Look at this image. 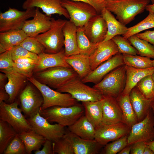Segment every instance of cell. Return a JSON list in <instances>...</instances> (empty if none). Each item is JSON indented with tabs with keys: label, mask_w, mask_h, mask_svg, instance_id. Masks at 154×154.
<instances>
[{
	"label": "cell",
	"mask_w": 154,
	"mask_h": 154,
	"mask_svg": "<svg viewBox=\"0 0 154 154\" xmlns=\"http://www.w3.org/2000/svg\"><path fill=\"white\" fill-rule=\"evenodd\" d=\"M131 129L123 122L110 125L101 123L95 128L94 139L104 146L110 141L128 135Z\"/></svg>",
	"instance_id": "14"
},
{
	"label": "cell",
	"mask_w": 154,
	"mask_h": 154,
	"mask_svg": "<svg viewBox=\"0 0 154 154\" xmlns=\"http://www.w3.org/2000/svg\"><path fill=\"white\" fill-rule=\"evenodd\" d=\"M17 133L8 123L0 120V154H3L9 144Z\"/></svg>",
	"instance_id": "35"
},
{
	"label": "cell",
	"mask_w": 154,
	"mask_h": 154,
	"mask_svg": "<svg viewBox=\"0 0 154 154\" xmlns=\"http://www.w3.org/2000/svg\"><path fill=\"white\" fill-rule=\"evenodd\" d=\"M88 3L96 10L98 14H101L103 8H105V5L106 1L104 0H70Z\"/></svg>",
	"instance_id": "48"
},
{
	"label": "cell",
	"mask_w": 154,
	"mask_h": 154,
	"mask_svg": "<svg viewBox=\"0 0 154 154\" xmlns=\"http://www.w3.org/2000/svg\"><path fill=\"white\" fill-rule=\"evenodd\" d=\"M77 27L70 20L67 21L63 28L66 56L79 54L77 42Z\"/></svg>",
	"instance_id": "26"
},
{
	"label": "cell",
	"mask_w": 154,
	"mask_h": 154,
	"mask_svg": "<svg viewBox=\"0 0 154 154\" xmlns=\"http://www.w3.org/2000/svg\"><path fill=\"white\" fill-rule=\"evenodd\" d=\"M129 96L138 121H141L147 116L151 110L154 100L145 98L136 86L131 90Z\"/></svg>",
	"instance_id": "23"
},
{
	"label": "cell",
	"mask_w": 154,
	"mask_h": 154,
	"mask_svg": "<svg viewBox=\"0 0 154 154\" xmlns=\"http://www.w3.org/2000/svg\"><path fill=\"white\" fill-rule=\"evenodd\" d=\"M61 3L67 11L69 20L77 27L84 26L91 18L98 14L94 7L87 3L61 0Z\"/></svg>",
	"instance_id": "9"
},
{
	"label": "cell",
	"mask_w": 154,
	"mask_h": 154,
	"mask_svg": "<svg viewBox=\"0 0 154 154\" xmlns=\"http://www.w3.org/2000/svg\"><path fill=\"white\" fill-rule=\"evenodd\" d=\"M9 96L5 89H0V103L3 102H8Z\"/></svg>",
	"instance_id": "53"
},
{
	"label": "cell",
	"mask_w": 154,
	"mask_h": 154,
	"mask_svg": "<svg viewBox=\"0 0 154 154\" xmlns=\"http://www.w3.org/2000/svg\"><path fill=\"white\" fill-rule=\"evenodd\" d=\"M51 17L43 14L36 7L33 18L26 20L21 29L28 37H35L49 29L51 24Z\"/></svg>",
	"instance_id": "16"
},
{
	"label": "cell",
	"mask_w": 154,
	"mask_h": 154,
	"mask_svg": "<svg viewBox=\"0 0 154 154\" xmlns=\"http://www.w3.org/2000/svg\"><path fill=\"white\" fill-rule=\"evenodd\" d=\"M154 28V13L149 12L148 15L136 25L128 28L126 33L122 36L127 39L130 37L145 30Z\"/></svg>",
	"instance_id": "38"
},
{
	"label": "cell",
	"mask_w": 154,
	"mask_h": 154,
	"mask_svg": "<svg viewBox=\"0 0 154 154\" xmlns=\"http://www.w3.org/2000/svg\"><path fill=\"white\" fill-rule=\"evenodd\" d=\"M135 35L139 38L147 41L154 46V30L147 31Z\"/></svg>",
	"instance_id": "51"
},
{
	"label": "cell",
	"mask_w": 154,
	"mask_h": 154,
	"mask_svg": "<svg viewBox=\"0 0 154 154\" xmlns=\"http://www.w3.org/2000/svg\"><path fill=\"white\" fill-rule=\"evenodd\" d=\"M27 119L33 130L46 139L53 142L60 139L66 133L65 127L57 123L51 124L41 116L39 112Z\"/></svg>",
	"instance_id": "12"
},
{
	"label": "cell",
	"mask_w": 154,
	"mask_h": 154,
	"mask_svg": "<svg viewBox=\"0 0 154 154\" xmlns=\"http://www.w3.org/2000/svg\"><path fill=\"white\" fill-rule=\"evenodd\" d=\"M152 63L153 67H154V59L152 60Z\"/></svg>",
	"instance_id": "61"
},
{
	"label": "cell",
	"mask_w": 154,
	"mask_h": 154,
	"mask_svg": "<svg viewBox=\"0 0 154 154\" xmlns=\"http://www.w3.org/2000/svg\"><path fill=\"white\" fill-rule=\"evenodd\" d=\"M70 132L86 140L94 139L95 128L85 116H83L72 125L68 127Z\"/></svg>",
	"instance_id": "30"
},
{
	"label": "cell",
	"mask_w": 154,
	"mask_h": 154,
	"mask_svg": "<svg viewBox=\"0 0 154 154\" xmlns=\"http://www.w3.org/2000/svg\"><path fill=\"white\" fill-rule=\"evenodd\" d=\"M136 86L145 98L149 100H154V82L151 75L142 78Z\"/></svg>",
	"instance_id": "39"
},
{
	"label": "cell",
	"mask_w": 154,
	"mask_h": 154,
	"mask_svg": "<svg viewBox=\"0 0 154 154\" xmlns=\"http://www.w3.org/2000/svg\"><path fill=\"white\" fill-rule=\"evenodd\" d=\"M104 0L105 1H107L110 0Z\"/></svg>",
	"instance_id": "63"
},
{
	"label": "cell",
	"mask_w": 154,
	"mask_h": 154,
	"mask_svg": "<svg viewBox=\"0 0 154 154\" xmlns=\"http://www.w3.org/2000/svg\"><path fill=\"white\" fill-rule=\"evenodd\" d=\"M124 65L123 54L118 52L101 64L81 80L84 83L97 84L110 72Z\"/></svg>",
	"instance_id": "15"
},
{
	"label": "cell",
	"mask_w": 154,
	"mask_h": 154,
	"mask_svg": "<svg viewBox=\"0 0 154 154\" xmlns=\"http://www.w3.org/2000/svg\"><path fill=\"white\" fill-rule=\"evenodd\" d=\"M18 134L25 145L27 154L40 149L46 140L33 129Z\"/></svg>",
	"instance_id": "31"
},
{
	"label": "cell",
	"mask_w": 154,
	"mask_h": 154,
	"mask_svg": "<svg viewBox=\"0 0 154 154\" xmlns=\"http://www.w3.org/2000/svg\"><path fill=\"white\" fill-rule=\"evenodd\" d=\"M83 27L84 33L92 43H100L105 39L107 27L101 14H97L91 18Z\"/></svg>",
	"instance_id": "17"
},
{
	"label": "cell",
	"mask_w": 154,
	"mask_h": 154,
	"mask_svg": "<svg viewBox=\"0 0 154 154\" xmlns=\"http://www.w3.org/2000/svg\"><path fill=\"white\" fill-rule=\"evenodd\" d=\"M151 1L153 3V4L154 3V0H151Z\"/></svg>",
	"instance_id": "62"
},
{
	"label": "cell",
	"mask_w": 154,
	"mask_h": 154,
	"mask_svg": "<svg viewBox=\"0 0 154 154\" xmlns=\"http://www.w3.org/2000/svg\"><path fill=\"white\" fill-rule=\"evenodd\" d=\"M127 39L138 51V54L154 59V46L153 45L146 40L139 38L135 35Z\"/></svg>",
	"instance_id": "36"
},
{
	"label": "cell",
	"mask_w": 154,
	"mask_h": 154,
	"mask_svg": "<svg viewBox=\"0 0 154 154\" xmlns=\"http://www.w3.org/2000/svg\"><path fill=\"white\" fill-rule=\"evenodd\" d=\"M131 145H127L119 152L118 154H129L130 153Z\"/></svg>",
	"instance_id": "55"
},
{
	"label": "cell",
	"mask_w": 154,
	"mask_h": 154,
	"mask_svg": "<svg viewBox=\"0 0 154 154\" xmlns=\"http://www.w3.org/2000/svg\"><path fill=\"white\" fill-rule=\"evenodd\" d=\"M20 108L27 118L39 112L43 103L42 96L39 90L28 84L19 95Z\"/></svg>",
	"instance_id": "10"
},
{
	"label": "cell",
	"mask_w": 154,
	"mask_h": 154,
	"mask_svg": "<svg viewBox=\"0 0 154 154\" xmlns=\"http://www.w3.org/2000/svg\"><path fill=\"white\" fill-rule=\"evenodd\" d=\"M101 100L103 114L101 123L110 125L124 123L122 111L116 98L103 95Z\"/></svg>",
	"instance_id": "18"
},
{
	"label": "cell",
	"mask_w": 154,
	"mask_h": 154,
	"mask_svg": "<svg viewBox=\"0 0 154 154\" xmlns=\"http://www.w3.org/2000/svg\"><path fill=\"white\" fill-rule=\"evenodd\" d=\"M56 91L69 93L77 101L82 102L100 100L103 95L98 90L85 84L78 77L70 80Z\"/></svg>",
	"instance_id": "8"
},
{
	"label": "cell",
	"mask_w": 154,
	"mask_h": 154,
	"mask_svg": "<svg viewBox=\"0 0 154 154\" xmlns=\"http://www.w3.org/2000/svg\"><path fill=\"white\" fill-rule=\"evenodd\" d=\"M126 78V69L124 65L110 72L93 87L99 90L103 95L116 98L124 89Z\"/></svg>",
	"instance_id": "5"
},
{
	"label": "cell",
	"mask_w": 154,
	"mask_h": 154,
	"mask_svg": "<svg viewBox=\"0 0 154 154\" xmlns=\"http://www.w3.org/2000/svg\"><path fill=\"white\" fill-rule=\"evenodd\" d=\"M150 0H110L106 1L105 8L116 16V19L126 25L143 12Z\"/></svg>",
	"instance_id": "1"
},
{
	"label": "cell",
	"mask_w": 154,
	"mask_h": 154,
	"mask_svg": "<svg viewBox=\"0 0 154 154\" xmlns=\"http://www.w3.org/2000/svg\"><path fill=\"white\" fill-rule=\"evenodd\" d=\"M125 65L135 68L143 69L153 67L150 58L141 56L122 54Z\"/></svg>",
	"instance_id": "37"
},
{
	"label": "cell",
	"mask_w": 154,
	"mask_h": 154,
	"mask_svg": "<svg viewBox=\"0 0 154 154\" xmlns=\"http://www.w3.org/2000/svg\"><path fill=\"white\" fill-rule=\"evenodd\" d=\"M61 0H26L23 3L22 8L26 10L32 8L41 9L46 15L57 14L70 19L69 14L66 9L61 3Z\"/></svg>",
	"instance_id": "19"
},
{
	"label": "cell",
	"mask_w": 154,
	"mask_h": 154,
	"mask_svg": "<svg viewBox=\"0 0 154 154\" xmlns=\"http://www.w3.org/2000/svg\"><path fill=\"white\" fill-rule=\"evenodd\" d=\"M85 116L95 128L102 123L103 114L102 100L82 102Z\"/></svg>",
	"instance_id": "32"
},
{
	"label": "cell",
	"mask_w": 154,
	"mask_h": 154,
	"mask_svg": "<svg viewBox=\"0 0 154 154\" xmlns=\"http://www.w3.org/2000/svg\"><path fill=\"white\" fill-rule=\"evenodd\" d=\"M116 98L122 111L124 123L131 128L138 121L131 105L129 94L124 95L121 93Z\"/></svg>",
	"instance_id": "33"
},
{
	"label": "cell",
	"mask_w": 154,
	"mask_h": 154,
	"mask_svg": "<svg viewBox=\"0 0 154 154\" xmlns=\"http://www.w3.org/2000/svg\"><path fill=\"white\" fill-rule=\"evenodd\" d=\"M151 76L153 81L154 82V72L151 75Z\"/></svg>",
	"instance_id": "60"
},
{
	"label": "cell",
	"mask_w": 154,
	"mask_h": 154,
	"mask_svg": "<svg viewBox=\"0 0 154 154\" xmlns=\"http://www.w3.org/2000/svg\"><path fill=\"white\" fill-rule=\"evenodd\" d=\"M37 61L31 58H17L13 61L14 62L17 63H32L36 64Z\"/></svg>",
	"instance_id": "52"
},
{
	"label": "cell",
	"mask_w": 154,
	"mask_h": 154,
	"mask_svg": "<svg viewBox=\"0 0 154 154\" xmlns=\"http://www.w3.org/2000/svg\"><path fill=\"white\" fill-rule=\"evenodd\" d=\"M35 64L17 63L14 62L13 70L21 74L28 78L33 76Z\"/></svg>",
	"instance_id": "46"
},
{
	"label": "cell",
	"mask_w": 154,
	"mask_h": 154,
	"mask_svg": "<svg viewBox=\"0 0 154 154\" xmlns=\"http://www.w3.org/2000/svg\"><path fill=\"white\" fill-rule=\"evenodd\" d=\"M36 8L21 11L9 7L5 12L0 14V32L21 29L25 21L35 14Z\"/></svg>",
	"instance_id": "11"
},
{
	"label": "cell",
	"mask_w": 154,
	"mask_h": 154,
	"mask_svg": "<svg viewBox=\"0 0 154 154\" xmlns=\"http://www.w3.org/2000/svg\"><path fill=\"white\" fill-rule=\"evenodd\" d=\"M118 52L117 47L112 39L100 43L89 56L92 70H94L102 63Z\"/></svg>",
	"instance_id": "20"
},
{
	"label": "cell",
	"mask_w": 154,
	"mask_h": 154,
	"mask_svg": "<svg viewBox=\"0 0 154 154\" xmlns=\"http://www.w3.org/2000/svg\"><path fill=\"white\" fill-rule=\"evenodd\" d=\"M52 142V141L46 139L43 144V147L41 150H39L34 152L35 154H54Z\"/></svg>",
	"instance_id": "49"
},
{
	"label": "cell",
	"mask_w": 154,
	"mask_h": 154,
	"mask_svg": "<svg viewBox=\"0 0 154 154\" xmlns=\"http://www.w3.org/2000/svg\"><path fill=\"white\" fill-rule=\"evenodd\" d=\"M51 21L49 29L35 37L44 47V52L55 54L60 51L64 46L63 28L67 20L51 18Z\"/></svg>",
	"instance_id": "3"
},
{
	"label": "cell",
	"mask_w": 154,
	"mask_h": 154,
	"mask_svg": "<svg viewBox=\"0 0 154 154\" xmlns=\"http://www.w3.org/2000/svg\"><path fill=\"white\" fill-rule=\"evenodd\" d=\"M33 75L34 77L40 82L56 89L78 77L72 68L62 66L49 68L34 73Z\"/></svg>",
	"instance_id": "4"
},
{
	"label": "cell",
	"mask_w": 154,
	"mask_h": 154,
	"mask_svg": "<svg viewBox=\"0 0 154 154\" xmlns=\"http://www.w3.org/2000/svg\"><path fill=\"white\" fill-rule=\"evenodd\" d=\"M11 50L13 61L21 58H29L38 60L39 58L38 55L29 51L20 45L13 47Z\"/></svg>",
	"instance_id": "45"
},
{
	"label": "cell",
	"mask_w": 154,
	"mask_h": 154,
	"mask_svg": "<svg viewBox=\"0 0 154 154\" xmlns=\"http://www.w3.org/2000/svg\"><path fill=\"white\" fill-rule=\"evenodd\" d=\"M77 42L79 54L90 56L100 43L92 42L84 32L83 27H77Z\"/></svg>",
	"instance_id": "34"
},
{
	"label": "cell",
	"mask_w": 154,
	"mask_h": 154,
	"mask_svg": "<svg viewBox=\"0 0 154 154\" xmlns=\"http://www.w3.org/2000/svg\"><path fill=\"white\" fill-rule=\"evenodd\" d=\"M14 62L12 59L11 49L6 51L0 54V70H13Z\"/></svg>",
	"instance_id": "47"
},
{
	"label": "cell",
	"mask_w": 154,
	"mask_h": 154,
	"mask_svg": "<svg viewBox=\"0 0 154 154\" xmlns=\"http://www.w3.org/2000/svg\"><path fill=\"white\" fill-rule=\"evenodd\" d=\"M20 45L29 51L38 55L44 52V47L35 37H27Z\"/></svg>",
	"instance_id": "43"
},
{
	"label": "cell",
	"mask_w": 154,
	"mask_h": 154,
	"mask_svg": "<svg viewBox=\"0 0 154 154\" xmlns=\"http://www.w3.org/2000/svg\"><path fill=\"white\" fill-rule=\"evenodd\" d=\"M65 60L77 73L81 80L92 71L90 64L89 56L79 53L65 56Z\"/></svg>",
	"instance_id": "29"
},
{
	"label": "cell",
	"mask_w": 154,
	"mask_h": 154,
	"mask_svg": "<svg viewBox=\"0 0 154 154\" xmlns=\"http://www.w3.org/2000/svg\"><path fill=\"white\" fill-rule=\"evenodd\" d=\"M7 79L6 74L2 72L0 73V89H5L6 80Z\"/></svg>",
	"instance_id": "54"
},
{
	"label": "cell",
	"mask_w": 154,
	"mask_h": 154,
	"mask_svg": "<svg viewBox=\"0 0 154 154\" xmlns=\"http://www.w3.org/2000/svg\"><path fill=\"white\" fill-rule=\"evenodd\" d=\"M146 146L145 142H139L131 145L130 153L131 154H143Z\"/></svg>",
	"instance_id": "50"
},
{
	"label": "cell",
	"mask_w": 154,
	"mask_h": 154,
	"mask_svg": "<svg viewBox=\"0 0 154 154\" xmlns=\"http://www.w3.org/2000/svg\"><path fill=\"white\" fill-rule=\"evenodd\" d=\"M143 154H154L153 151L147 145L145 147Z\"/></svg>",
	"instance_id": "58"
},
{
	"label": "cell",
	"mask_w": 154,
	"mask_h": 154,
	"mask_svg": "<svg viewBox=\"0 0 154 154\" xmlns=\"http://www.w3.org/2000/svg\"><path fill=\"white\" fill-rule=\"evenodd\" d=\"M84 112L83 106L76 104L69 107H51L40 110L39 113L50 123L55 122L64 127H68L83 116Z\"/></svg>",
	"instance_id": "2"
},
{
	"label": "cell",
	"mask_w": 154,
	"mask_h": 154,
	"mask_svg": "<svg viewBox=\"0 0 154 154\" xmlns=\"http://www.w3.org/2000/svg\"><path fill=\"white\" fill-rule=\"evenodd\" d=\"M1 72L7 76L8 82L5 86V90L9 96L8 103L13 102L16 100L26 82L28 78L24 75L12 70H0Z\"/></svg>",
	"instance_id": "21"
},
{
	"label": "cell",
	"mask_w": 154,
	"mask_h": 154,
	"mask_svg": "<svg viewBox=\"0 0 154 154\" xmlns=\"http://www.w3.org/2000/svg\"><path fill=\"white\" fill-rule=\"evenodd\" d=\"M38 56L39 58L34 68V73L55 67L72 68L65 60V50L63 48L56 53L49 54L44 52Z\"/></svg>",
	"instance_id": "24"
},
{
	"label": "cell",
	"mask_w": 154,
	"mask_h": 154,
	"mask_svg": "<svg viewBox=\"0 0 154 154\" xmlns=\"http://www.w3.org/2000/svg\"><path fill=\"white\" fill-rule=\"evenodd\" d=\"M151 109L154 115V101L153 102L152 105Z\"/></svg>",
	"instance_id": "59"
},
{
	"label": "cell",
	"mask_w": 154,
	"mask_h": 154,
	"mask_svg": "<svg viewBox=\"0 0 154 154\" xmlns=\"http://www.w3.org/2000/svg\"><path fill=\"white\" fill-rule=\"evenodd\" d=\"M112 39L116 44L119 53L133 55L138 54V51L131 45L128 39L124 38L120 35H117Z\"/></svg>",
	"instance_id": "41"
},
{
	"label": "cell",
	"mask_w": 154,
	"mask_h": 154,
	"mask_svg": "<svg viewBox=\"0 0 154 154\" xmlns=\"http://www.w3.org/2000/svg\"><path fill=\"white\" fill-rule=\"evenodd\" d=\"M145 143L147 146L150 148L154 153V140Z\"/></svg>",
	"instance_id": "57"
},
{
	"label": "cell",
	"mask_w": 154,
	"mask_h": 154,
	"mask_svg": "<svg viewBox=\"0 0 154 154\" xmlns=\"http://www.w3.org/2000/svg\"><path fill=\"white\" fill-rule=\"evenodd\" d=\"M28 37L22 29L12 30L0 33V53L11 50L20 45Z\"/></svg>",
	"instance_id": "27"
},
{
	"label": "cell",
	"mask_w": 154,
	"mask_h": 154,
	"mask_svg": "<svg viewBox=\"0 0 154 154\" xmlns=\"http://www.w3.org/2000/svg\"><path fill=\"white\" fill-rule=\"evenodd\" d=\"M28 80L39 90L42 96L43 103L41 110L54 106L66 107L77 104V100L69 93H63L54 90L48 86L39 82L33 76Z\"/></svg>",
	"instance_id": "6"
},
{
	"label": "cell",
	"mask_w": 154,
	"mask_h": 154,
	"mask_svg": "<svg viewBox=\"0 0 154 154\" xmlns=\"http://www.w3.org/2000/svg\"><path fill=\"white\" fill-rule=\"evenodd\" d=\"M154 140V115L152 109L143 120L134 124L128 135V145Z\"/></svg>",
	"instance_id": "13"
},
{
	"label": "cell",
	"mask_w": 154,
	"mask_h": 154,
	"mask_svg": "<svg viewBox=\"0 0 154 154\" xmlns=\"http://www.w3.org/2000/svg\"><path fill=\"white\" fill-rule=\"evenodd\" d=\"M101 14L106 21L107 27V34L103 42L111 40L117 35H123L126 33L128 28L116 19L112 13L105 8L102 10Z\"/></svg>",
	"instance_id": "28"
},
{
	"label": "cell",
	"mask_w": 154,
	"mask_h": 154,
	"mask_svg": "<svg viewBox=\"0 0 154 154\" xmlns=\"http://www.w3.org/2000/svg\"><path fill=\"white\" fill-rule=\"evenodd\" d=\"M126 78L125 85L122 94L129 95L132 89L143 78L151 75L154 72V67L139 69L125 65Z\"/></svg>",
	"instance_id": "25"
},
{
	"label": "cell",
	"mask_w": 154,
	"mask_h": 154,
	"mask_svg": "<svg viewBox=\"0 0 154 154\" xmlns=\"http://www.w3.org/2000/svg\"><path fill=\"white\" fill-rule=\"evenodd\" d=\"M128 135L107 144L104 148L102 153L116 154L118 153L128 145Z\"/></svg>",
	"instance_id": "42"
},
{
	"label": "cell",
	"mask_w": 154,
	"mask_h": 154,
	"mask_svg": "<svg viewBox=\"0 0 154 154\" xmlns=\"http://www.w3.org/2000/svg\"><path fill=\"white\" fill-rule=\"evenodd\" d=\"M19 102L15 100L11 103H0V120L10 125L18 133L32 129V127L19 107Z\"/></svg>",
	"instance_id": "7"
},
{
	"label": "cell",
	"mask_w": 154,
	"mask_h": 154,
	"mask_svg": "<svg viewBox=\"0 0 154 154\" xmlns=\"http://www.w3.org/2000/svg\"><path fill=\"white\" fill-rule=\"evenodd\" d=\"M65 134L70 141L74 154H97L100 153L102 145L95 139L86 140L76 134L66 131Z\"/></svg>",
	"instance_id": "22"
},
{
	"label": "cell",
	"mask_w": 154,
	"mask_h": 154,
	"mask_svg": "<svg viewBox=\"0 0 154 154\" xmlns=\"http://www.w3.org/2000/svg\"><path fill=\"white\" fill-rule=\"evenodd\" d=\"M54 152L58 154H74L72 143L65 134L57 141L52 142Z\"/></svg>",
	"instance_id": "40"
},
{
	"label": "cell",
	"mask_w": 154,
	"mask_h": 154,
	"mask_svg": "<svg viewBox=\"0 0 154 154\" xmlns=\"http://www.w3.org/2000/svg\"><path fill=\"white\" fill-rule=\"evenodd\" d=\"M3 154H27L25 145L18 133L9 144Z\"/></svg>",
	"instance_id": "44"
},
{
	"label": "cell",
	"mask_w": 154,
	"mask_h": 154,
	"mask_svg": "<svg viewBox=\"0 0 154 154\" xmlns=\"http://www.w3.org/2000/svg\"><path fill=\"white\" fill-rule=\"evenodd\" d=\"M145 9L149 12L154 13V3L152 4H148L146 7Z\"/></svg>",
	"instance_id": "56"
}]
</instances>
